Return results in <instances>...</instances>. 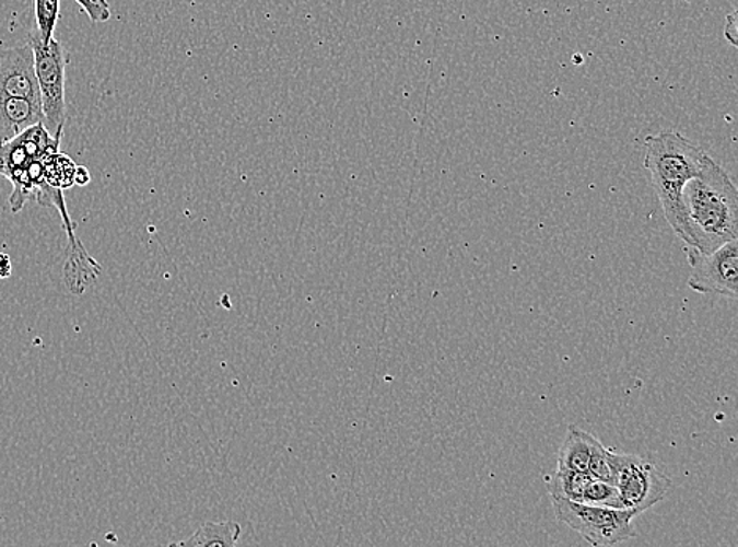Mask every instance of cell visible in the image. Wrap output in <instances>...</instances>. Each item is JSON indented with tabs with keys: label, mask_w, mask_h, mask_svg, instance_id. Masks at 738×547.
Here are the masks:
<instances>
[{
	"label": "cell",
	"mask_w": 738,
	"mask_h": 547,
	"mask_svg": "<svg viewBox=\"0 0 738 547\" xmlns=\"http://www.w3.org/2000/svg\"><path fill=\"white\" fill-rule=\"evenodd\" d=\"M688 246L708 253L738 238V191L729 174L705 153L700 173L682 193Z\"/></svg>",
	"instance_id": "1"
},
{
	"label": "cell",
	"mask_w": 738,
	"mask_h": 547,
	"mask_svg": "<svg viewBox=\"0 0 738 547\" xmlns=\"http://www.w3.org/2000/svg\"><path fill=\"white\" fill-rule=\"evenodd\" d=\"M644 148H646L644 167L651 174L652 188L660 200L666 221L677 237L688 246L690 235L682 193L688 181L700 173L702 159L705 156L704 150L677 131H661L657 136H648Z\"/></svg>",
	"instance_id": "2"
},
{
	"label": "cell",
	"mask_w": 738,
	"mask_h": 547,
	"mask_svg": "<svg viewBox=\"0 0 738 547\" xmlns=\"http://www.w3.org/2000/svg\"><path fill=\"white\" fill-rule=\"evenodd\" d=\"M551 505L557 520L571 527L590 546H614L635 536L633 520L636 514L632 510L589 505L553 497Z\"/></svg>",
	"instance_id": "3"
},
{
	"label": "cell",
	"mask_w": 738,
	"mask_h": 547,
	"mask_svg": "<svg viewBox=\"0 0 738 547\" xmlns=\"http://www.w3.org/2000/svg\"><path fill=\"white\" fill-rule=\"evenodd\" d=\"M609 459L612 485L618 488L626 510H632L636 516L658 505L671 489V478L652 461L614 450H609Z\"/></svg>",
	"instance_id": "4"
},
{
	"label": "cell",
	"mask_w": 738,
	"mask_h": 547,
	"mask_svg": "<svg viewBox=\"0 0 738 547\" xmlns=\"http://www.w3.org/2000/svg\"><path fill=\"white\" fill-rule=\"evenodd\" d=\"M34 49L35 77L43 110V125L54 138L62 139L67 121V56L62 43L52 38L48 45L28 40Z\"/></svg>",
	"instance_id": "5"
},
{
	"label": "cell",
	"mask_w": 738,
	"mask_h": 547,
	"mask_svg": "<svg viewBox=\"0 0 738 547\" xmlns=\"http://www.w3.org/2000/svg\"><path fill=\"white\" fill-rule=\"evenodd\" d=\"M691 275L688 288L702 295H723L737 299L738 241L726 242L713 252H700L687 246Z\"/></svg>",
	"instance_id": "6"
},
{
	"label": "cell",
	"mask_w": 738,
	"mask_h": 547,
	"mask_svg": "<svg viewBox=\"0 0 738 547\" xmlns=\"http://www.w3.org/2000/svg\"><path fill=\"white\" fill-rule=\"evenodd\" d=\"M7 96L39 103L34 49L31 43L12 48L0 45V98Z\"/></svg>",
	"instance_id": "7"
},
{
	"label": "cell",
	"mask_w": 738,
	"mask_h": 547,
	"mask_svg": "<svg viewBox=\"0 0 738 547\" xmlns=\"http://www.w3.org/2000/svg\"><path fill=\"white\" fill-rule=\"evenodd\" d=\"M60 141L62 139L49 135L43 121L27 128L12 141L0 146V175L9 178L13 171L26 166L32 160H43L59 152Z\"/></svg>",
	"instance_id": "8"
},
{
	"label": "cell",
	"mask_w": 738,
	"mask_h": 547,
	"mask_svg": "<svg viewBox=\"0 0 738 547\" xmlns=\"http://www.w3.org/2000/svg\"><path fill=\"white\" fill-rule=\"evenodd\" d=\"M43 121L39 103L27 98L7 96L0 98V146Z\"/></svg>",
	"instance_id": "9"
},
{
	"label": "cell",
	"mask_w": 738,
	"mask_h": 547,
	"mask_svg": "<svg viewBox=\"0 0 738 547\" xmlns=\"http://www.w3.org/2000/svg\"><path fill=\"white\" fill-rule=\"evenodd\" d=\"M598 439L578 427H569L564 442L558 454V467L571 468V470L587 474L594 445Z\"/></svg>",
	"instance_id": "10"
},
{
	"label": "cell",
	"mask_w": 738,
	"mask_h": 547,
	"mask_svg": "<svg viewBox=\"0 0 738 547\" xmlns=\"http://www.w3.org/2000/svg\"><path fill=\"white\" fill-rule=\"evenodd\" d=\"M590 481H593V477L589 474L564 467H558L553 474L544 478V485H547L550 497L571 500V502H583L584 492H586Z\"/></svg>",
	"instance_id": "11"
},
{
	"label": "cell",
	"mask_w": 738,
	"mask_h": 547,
	"mask_svg": "<svg viewBox=\"0 0 738 547\" xmlns=\"http://www.w3.org/2000/svg\"><path fill=\"white\" fill-rule=\"evenodd\" d=\"M242 535V525L238 522H207L196 534L188 539L175 543L174 546L202 547V546H235Z\"/></svg>",
	"instance_id": "12"
},
{
	"label": "cell",
	"mask_w": 738,
	"mask_h": 547,
	"mask_svg": "<svg viewBox=\"0 0 738 547\" xmlns=\"http://www.w3.org/2000/svg\"><path fill=\"white\" fill-rule=\"evenodd\" d=\"M35 32L32 40L48 45L60 18V0H35Z\"/></svg>",
	"instance_id": "13"
},
{
	"label": "cell",
	"mask_w": 738,
	"mask_h": 547,
	"mask_svg": "<svg viewBox=\"0 0 738 547\" xmlns=\"http://www.w3.org/2000/svg\"><path fill=\"white\" fill-rule=\"evenodd\" d=\"M45 164V178L52 187L66 189L74 185V171L77 164L63 153H52L43 159Z\"/></svg>",
	"instance_id": "14"
},
{
	"label": "cell",
	"mask_w": 738,
	"mask_h": 547,
	"mask_svg": "<svg viewBox=\"0 0 738 547\" xmlns=\"http://www.w3.org/2000/svg\"><path fill=\"white\" fill-rule=\"evenodd\" d=\"M583 503L626 510L618 488H616L612 482L594 480V478L593 481L589 482V486H587L586 492H584Z\"/></svg>",
	"instance_id": "15"
},
{
	"label": "cell",
	"mask_w": 738,
	"mask_h": 547,
	"mask_svg": "<svg viewBox=\"0 0 738 547\" xmlns=\"http://www.w3.org/2000/svg\"><path fill=\"white\" fill-rule=\"evenodd\" d=\"M587 474L594 480L612 482L611 459H609V449L604 443L597 441L594 445L593 456H590Z\"/></svg>",
	"instance_id": "16"
},
{
	"label": "cell",
	"mask_w": 738,
	"mask_h": 547,
	"mask_svg": "<svg viewBox=\"0 0 738 547\" xmlns=\"http://www.w3.org/2000/svg\"><path fill=\"white\" fill-rule=\"evenodd\" d=\"M77 2L89 14L93 23H106L113 16V10L107 0H77Z\"/></svg>",
	"instance_id": "17"
},
{
	"label": "cell",
	"mask_w": 738,
	"mask_h": 547,
	"mask_svg": "<svg viewBox=\"0 0 738 547\" xmlns=\"http://www.w3.org/2000/svg\"><path fill=\"white\" fill-rule=\"evenodd\" d=\"M12 277V259L9 254L0 253V280Z\"/></svg>",
	"instance_id": "18"
},
{
	"label": "cell",
	"mask_w": 738,
	"mask_h": 547,
	"mask_svg": "<svg viewBox=\"0 0 738 547\" xmlns=\"http://www.w3.org/2000/svg\"><path fill=\"white\" fill-rule=\"evenodd\" d=\"M89 184H91V173H89L87 167L77 166V171H74V185L85 187Z\"/></svg>",
	"instance_id": "19"
}]
</instances>
